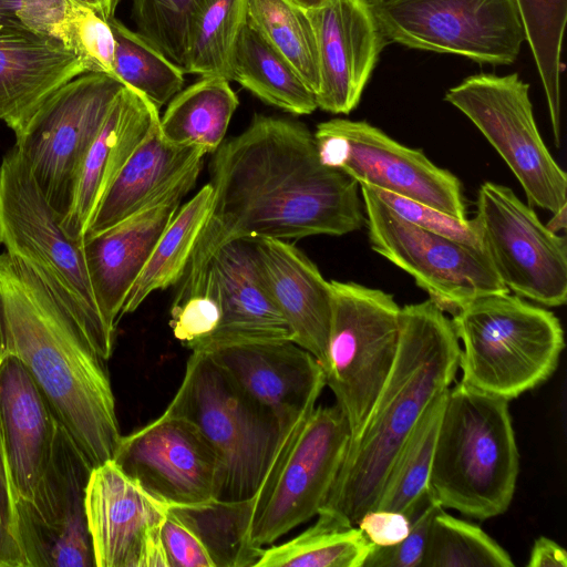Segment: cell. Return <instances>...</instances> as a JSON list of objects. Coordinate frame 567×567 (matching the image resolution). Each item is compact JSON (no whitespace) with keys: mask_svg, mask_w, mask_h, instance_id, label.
Segmentation results:
<instances>
[{"mask_svg":"<svg viewBox=\"0 0 567 567\" xmlns=\"http://www.w3.org/2000/svg\"><path fill=\"white\" fill-rule=\"evenodd\" d=\"M213 204L179 286L197 282L213 252L233 239L342 236L365 224L360 185L323 164L299 121L255 114L209 165Z\"/></svg>","mask_w":567,"mask_h":567,"instance_id":"obj_1","label":"cell"},{"mask_svg":"<svg viewBox=\"0 0 567 567\" xmlns=\"http://www.w3.org/2000/svg\"><path fill=\"white\" fill-rule=\"evenodd\" d=\"M8 353L17 357L92 467L113 458L122 437L104 360L39 277L0 254Z\"/></svg>","mask_w":567,"mask_h":567,"instance_id":"obj_2","label":"cell"},{"mask_svg":"<svg viewBox=\"0 0 567 567\" xmlns=\"http://www.w3.org/2000/svg\"><path fill=\"white\" fill-rule=\"evenodd\" d=\"M451 319L431 299L401 308L393 367L349 447L321 509L357 526L379 498L388 472L419 417L458 370Z\"/></svg>","mask_w":567,"mask_h":567,"instance_id":"obj_3","label":"cell"},{"mask_svg":"<svg viewBox=\"0 0 567 567\" xmlns=\"http://www.w3.org/2000/svg\"><path fill=\"white\" fill-rule=\"evenodd\" d=\"M518 472L508 401L462 381L449 388L429 478L441 506L481 520L498 516Z\"/></svg>","mask_w":567,"mask_h":567,"instance_id":"obj_4","label":"cell"},{"mask_svg":"<svg viewBox=\"0 0 567 567\" xmlns=\"http://www.w3.org/2000/svg\"><path fill=\"white\" fill-rule=\"evenodd\" d=\"M61 218L13 146L0 164V244L39 277L107 361L116 331L106 324L95 300L83 239L68 235Z\"/></svg>","mask_w":567,"mask_h":567,"instance_id":"obj_5","label":"cell"},{"mask_svg":"<svg viewBox=\"0 0 567 567\" xmlns=\"http://www.w3.org/2000/svg\"><path fill=\"white\" fill-rule=\"evenodd\" d=\"M462 341V382L507 401L547 381L565 348L554 312L509 291L487 293L451 319Z\"/></svg>","mask_w":567,"mask_h":567,"instance_id":"obj_6","label":"cell"},{"mask_svg":"<svg viewBox=\"0 0 567 567\" xmlns=\"http://www.w3.org/2000/svg\"><path fill=\"white\" fill-rule=\"evenodd\" d=\"M165 412L192 421L218 454L224 480L218 498L252 497L288 426L255 402L206 352H192Z\"/></svg>","mask_w":567,"mask_h":567,"instance_id":"obj_7","label":"cell"},{"mask_svg":"<svg viewBox=\"0 0 567 567\" xmlns=\"http://www.w3.org/2000/svg\"><path fill=\"white\" fill-rule=\"evenodd\" d=\"M350 440L349 423L337 404L315 406L287 427L254 495L252 546L264 548L317 516Z\"/></svg>","mask_w":567,"mask_h":567,"instance_id":"obj_8","label":"cell"},{"mask_svg":"<svg viewBox=\"0 0 567 567\" xmlns=\"http://www.w3.org/2000/svg\"><path fill=\"white\" fill-rule=\"evenodd\" d=\"M331 320L324 383L355 437L393 367L401 308L392 295L352 281L331 280Z\"/></svg>","mask_w":567,"mask_h":567,"instance_id":"obj_9","label":"cell"},{"mask_svg":"<svg viewBox=\"0 0 567 567\" xmlns=\"http://www.w3.org/2000/svg\"><path fill=\"white\" fill-rule=\"evenodd\" d=\"M123 86L105 73H83L49 95L13 130L16 150L62 218L84 157Z\"/></svg>","mask_w":567,"mask_h":567,"instance_id":"obj_10","label":"cell"},{"mask_svg":"<svg viewBox=\"0 0 567 567\" xmlns=\"http://www.w3.org/2000/svg\"><path fill=\"white\" fill-rule=\"evenodd\" d=\"M444 100L460 110L499 154L529 206L551 214L567 207V175L538 131L529 84L517 73L471 75L451 87Z\"/></svg>","mask_w":567,"mask_h":567,"instance_id":"obj_11","label":"cell"},{"mask_svg":"<svg viewBox=\"0 0 567 567\" xmlns=\"http://www.w3.org/2000/svg\"><path fill=\"white\" fill-rule=\"evenodd\" d=\"M388 41L513 64L525 41L514 0H367Z\"/></svg>","mask_w":567,"mask_h":567,"instance_id":"obj_12","label":"cell"},{"mask_svg":"<svg viewBox=\"0 0 567 567\" xmlns=\"http://www.w3.org/2000/svg\"><path fill=\"white\" fill-rule=\"evenodd\" d=\"M359 185L371 249L412 276L443 311L454 315L476 297L509 291L483 251L420 228Z\"/></svg>","mask_w":567,"mask_h":567,"instance_id":"obj_13","label":"cell"},{"mask_svg":"<svg viewBox=\"0 0 567 567\" xmlns=\"http://www.w3.org/2000/svg\"><path fill=\"white\" fill-rule=\"evenodd\" d=\"M313 135L321 162L358 184L467 219L461 181L422 151L394 141L365 121L331 118L319 123Z\"/></svg>","mask_w":567,"mask_h":567,"instance_id":"obj_14","label":"cell"},{"mask_svg":"<svg viewBox=\"0 0 567 567\" xmlns=\"http://www.w3.org/2000/svg\"><path fill=\"white\" fill-rule=\"evenodd\" d=\"M476 219L483 251L508 290L546 307L567 301L566 238L507 186L481 185Z\"/></svg>","mask_w":567,"mask_h":567,"instance_id":"obj_15","label":"cell"},{"mask_svg":"<svg viewBox=\"0 0 567 567\" xmlns=\"http://www.w3.org/2000/svg\"><path fill=\"white\" fill-rule=\"evenodd\" d=\"M92 465L59 423L49 465L29 499H17L27 567H95L85 512Z\"/></svg>","mask_w":567,"mask_h":567,"instance_id":"obj_16","label":"cell"},{"mask_svg":"<svg viewBox=\"0 0 567 567\" xmlns=\"http://www.w3.org/2000/svg\"><path fill=\"white\" fill-rule=\"evenodd\" d=\"M131 478L166 505L218 498L223 463L188 419L164 413L121 437L112 458Z\"/></svg>","mask_w":567,"mask_h":567,"instance_id":"obj_17","label":"cell"},{"mask_svg":"<svg viewBox=\"0 0 567 567\" xmlns=\"http://www.w3.org/2000/svg\"><path fill=\"white\" fill-rule=\"evenodd\" d=\"M85 512L95 567H167L161 536L167 505L113 460L92 468Z\"/></svg>","mask_w":567,"mask_h":567,"instance_id":"obj_18","label":"cell"},{"mask_svg":"<svg viewBox=\"0 0 567 567\" xmlns=\"http://www.w3.org/2000/svg\"><path fill=\"white\" fill-rule=\"evenodd\" d=\"M307 11L318 49L317 106L332 114H349L358 106L389 41L367 0H327Z\"/></svg>","mask_w":567,"mask_h":567,"instance_id":"obj_19","label":"cell"},{"mask_svg":"<svg viewBox=\"0 0 567 567\" xmlns=\"http://www.w3.org/2000/svg\"><path fill=\"white\" fill-rule=\"evenodd\" d=\"M207 267L215 282L221 318L210 336L187 347L192 352H213L254 342L292 341V331L265 282L251 239L223 244L213 252Z\"/></svg>","mask_w":567,"mask_h":567,"instance_id":"obj_20","label":"cell"},{"mask_svg":"<svg viewBox=\"0 0 567 567\" xmlns=\"http://www.w3.org/2000/svg\"><path fill=\"white\" fill-rule=\"evenodd\" d=\"M206 353L284 426L315 408L326 386L318 360L290 340L236 344Z\"/></svg>","mask_w":567,"mask_h":567,"instance_id":"obj_21","label":"cell"},{"mask_svg":"<svg viewBox=\"0 0 567 567\" xmlns=\"http://www.w3.org/2000/svg\"><path fill=\"white\" fill-rule=\"evenodd\" d=\"M205 155L198 147L166 141L157 118L101 198L84 237L174 194H188L202 172Z\"/></svg>","mask_w":567,"mask_h":567,"instance_id":"obj_22","label":"cell"},{"mask_svg":"<svg viewBox=\"0 0 567 567\" xmlns=\"http://www.w3.org/2000/svg\"><path fill=\"white\" fill-rule=\"evenodd\" d=\"M186 193L174 194L114 226L83 238V252L99 309L116 331L126 297Z\"/></svg>","mask_w":567,"mask_h":567,"instance_id":"obj_23","label":"cell"},{"mask_svg":"<svg viewBox=\"0 0 567 567\" xmlns=\"http://www.w3.org/2000/svg\"><path fill=\"white\" fill-rule=\"evenodd\" d=\"M89 65L58 40L17 18L0 20V121L12 131Z\"/></svg>","mask_w":567,"mask_h":567,"instance_id":"obj_24","label":"cell"},{"mask_svg":"<svg viewBox=\"0 0 567 567\" xmlns=\"http://www.w3.org/2000/svg\"><path fill=\"white\" fill-rule=\"evenodd\" d=\"M59 421L21 361L0 367V431L17 499H29L53 453Z\"/></svg>","mask_w":567,"mask_h":567,"instance_id":"obj_25","label":"cell"},{"mask_svg":"<svg viewBox=\"0 0 567 567\" xmlns=\"http://www.w3.org/2000/svg\"><path fill=\"white\" fill-rule=\"evenodd\" d=\"M271 298L292 331V341L326 362L331 320V285L298 247L287 240L252 238Z\"/></svg>","mask_w":567,"mask_h":567,"instance_id":"obj_26","label":"cell"},{"mask_svg":"<svg viewBox=\"0 0 567 567\" xmlns=\"http://www.w3.org/2000/svg\"><path fill=\"white\" fill-rule=\"evenodd\" d=\"M157 118L158 110L150 101L123 86L82 163L70 207L61 219L68 235L84 238L101 198Z\"/></svg>","mask_w":567,"mask_h":567,"instance_id":"obj_27","label":"cell"},{"mask_svg":"<svg viewBox=\"0 0 567 567\" xmlns=\"http://www.w3.org/2000/svg\"><path fill=\"white\" fill-rule=\"evenodd\" d=\"M228 80L293 115L318 109L316 94L291 64L246 21L231 52Z\"/></svg>","mask_w":567,"mask_h":567,"instance_id":"obj_28","label":"cell"},{"mask_svg":"<svg viewBox=\"0 0 567 567\" xmlns=\"http://www.w3.org/2000/svg\"><path fill=\"white\" fill-rule=\"evenodd\" d=\"M238 104L228 80L200 78L171 99L159 117L161 133L173 144L190 145L213 154L224 142Z\"/></svg>","mask_w":567,"mask_h":567,"instance_id":"obj_29","label":"cell"},{"mask_svg":"<svg viewBox=\"0 0 567 567\" xmlns=\"http://www.w3.org/2000/svg\"><path fill=\"white\" fill-rule=\"evenodd\" d=\"M255 496L210 498L189 505H167L202 542L214 567H255L264 548L251 545L249 529Z\"/></svg>","mask_w":567,"mask_h":567,"instance_id":"obj_30","label":"cell"},{"mask_svg":"<svg viewBox=\"0 0 567 567\" xmlns=\"http://www.w3.org/2000/svg\"><path fill=\"white\" fill-rule=\"evenodd\" d=\"M213 204V188L204 185L179 206L159 237L142 272L132 286L122 316L135 311L154 291L176 285L182 278Z\"/></svg>","mask_w":567,"mask_h":567,"instance_id":"obj_31","label":"cell"},{"mask_svg":"<svg viewBox=\"0 0 567 567\" xmlns=\"http://www.w3.org/2000/svg\"><path fill=\"white\" fill-rule=\"evenodd\" d=\"M317 517L290 540L264 548L255 567H363L373 544L361 529L323 509Z\"/></svg>","mask_w":567,"mask_h":567,"instance_id":"obj_32","label":"cell"},{"mask_svg":"<svg viewBox=\"0 0 567 567\" xmlns=\"http://www.w3.org/2000/svg\"><path fill=\"white\" fill-rule=\"evenodd\" d=\"M447 390L431 400L400 447L373 508L405 513L429 487Z\"/></svg>","mask_w":567,"mask_h":567,"instance_id":"obj_33","label":"cell"},{"mask_svg":"<svg viewBox=\"0 0 567 567\" xmlns=\"http://www.w3.org/2000/svg\"><path fill=\"white\" fill-rule=\"evenodd\" d=\"M246 22L316 94L320 84L318 49L308 11L289 0H246Z\"/></svg>","mask_w":567,"mask_h":567,"instance_id":"obj_34","label":"cell"},{"mask_svg":"<svg viewBox=\"0 0 567 567\" xmlns=\"http://www.w3.org/2000/svg\"><path fill=\"white\" fill-rule=\"evenodd\" d=\"M544 87L554 142L561 143V45L567 21V0H514Z\"/></svg>","mask_w":567,"mask_h":567,"instance_id":"obj_35","label":"cell"},{"mask_svg":"<svg viewBox=\"0 0 567 567\" xmlns=\"http://www.w3.org/2000/svg\"><path fill=\"white\" fill-rule=\"evenodd\" d=\"M107 22L114 37L116 79L159 110L183 89L184 70L116 18Z\"/></svg>","mask_w":567,"mask_h":567,"instance_id":"obj_36","label":"cell"},{"mask_svg":"<svg viewBox=\"0 0 567 567\" xmlns=\"http://www.w3.org/2000/svg\"><path fill=\"white\" fill-rule=\"evenodd\" d=\"M245 21L246 0H209L193 24L184 72L228 80L231 52Z\"/></svg>","mask_w":567,"mask_h":567,"instance_id":"obj_37","label":"cell"},{"mask_svg":"<svg viewBox=\"0 0 567 567\" xmlns=\"http://www.w3.org/2000/svg\"><path fill=\"white\" fill-rule=\"evenodd\" d=\"M513 567L508 553L480 526L440 509L434 516L422 567Z\"/></svg>","mask_w":567,"mask_h":567,"instance_id":"obj_38","label":"cell"},{"mask_svg":"<svg viewBox=\"0 0 567 567\" xmlns=\"http://www.w3.org/2000/svg\"><path fill=\"white\" fill-rule=\"evenodd\" d=\"M209 0H132L142 37L183 69L193 24Z\"/></svg>","mask_w":567,"mask_h":567,"instance_id":"obj_39","label":"cell"},{"mask_svg":"<svg viewBox=\"0 0 567 567\" xmlns=\"http://www.w3.org/2000/svg\"><path fill=\"white\" fill-rule=\"evenodd\" d=\"M221 309L213 276L207 267L200 282L171 308L174 337L188 347L210 336L219 324Z\"/></svg>","mask_w":567,"mask_h":567,"instance_id":"obj_40","label":"cell"},{"mask_svg":"<svg viewBox=\"0 0 567 567\" xmlns=\"http://www.w3.org/2000/svg\"><path fill=\"white\" fill-rule=\"evenodd\" d=\"M443 507L427 487L405 514L411 519L408 536L393 546H375L363 567H422L432 520Z\"/></svg>","mask_w":567,"mask_h":567,"instance_id":"obj_41","label":"cell"},{"mask_svg":"<svg viewBox=\"0 0 567 567\" xmlns=\"http://www.w3.org/2000/svg\"><path fill=\"white\" fill-rule=\"evenodd\" d=\"M372 190L386 206L405 220L427 231L483 251L481 228L476 217L473 219H460L431 206L390 192L375 188H372Z\"/></svg>","mask_w":567,"mask_h":567,"instance_id":"obj_42","label":"cell"},{"mask_svg":"<svg viewBox=\"0 0 567 567\" xmlns=\"http://www.w3.org/2000/svg\"><path fill=\"white\" fill-rule=\"evenodd\" d=\"M81 4L74 0H18L16 18L27 28L53 38L76 54Z\"/></svg>","mask_w":567,"mask_h":567,"instance_id":"obj_43","label":"cell"},{"mask_svg":"<svg viewBox=\"0 0 567 567\" xmlns=\"http://www.w3.org/2000/svg\"><path fill=\"white\" fill-rule=\"evenodd\" d=\"M0 567H27L18 530L17 495L0 431Z\"/></svg>","mask_w":567,"mask_h":567,"instance_id":"obj_44","label":"cell"},{"mask_svg":"<svg viewBox=\"0 0 567 567\" xmlns=\"http://www.w3.org/2000/svg\"><path fill=\"white\" fill-rule=\"evenodd\" d=\"M161 536L167 567H214L199 538L168 509Z\"/></svg>","mask_w":567,"mask_h":567,"instance_id":"obj_45","label":"cell"},{"mask_svg":"<svg viewBox=\"0 0 567 567\" xmlns=\"http://www.w3.org/2000/svg\"><path fill=\"white\" fill-rule=\"evenodd\" d=\"M357 526L373 545L386 547L408 536L411 519L403 512L373 508L359 519Z\"/></svg>","mask_w":567,"mask_h":567,"instance_id":"obj_46","label":"cell"},{"mask_svg":"<svg viewBox=\"0 0 567 567\" xmlns=\"http://www.w3.org/2000/svg\"><path fill=\"white\" fill-rule=\"evenodd\" d=\"M528 567H566V550L553 539L538 537L532 547Z\"/></svg>","mask_w":567,"mask_h":567,"instance_id":"obj_47","label":"cell"},{"mask_svg":"<svg viewBox=\"0 0 567 567\" xmlns=\"http://www.w3.org/2000/svg\"><path fill=\"white\" fill-rule=\"evenodd\" d=\"M78 3L91 9L99 17L109 21L115 18V11L122 0H74Z\"/></svg>","mask_w":567,"mask_h":567,"instance_id":"obj_48","label":"cell"},{"mask_svg":"<svg viewBox=\"0 0 567 567\" xmlns=\"http://www.w3.org/2000/svg\"><path fill=\"white\" fill-rule=\"evenodd\" d=\"M566 210L567 207L561 208L560 210L553 214L551 219L546 224V226L554 233H558L566 227Z\"/></svg>","mask_w":567,"mask_h":567,"instance_id":"obj_49","label":"cell"},{"mask_svg":"<svg viewBox=\"0 0 567 567\" xmlns=\"http://www.w3.org/2000/svg\"><path fill=\"white\" fill-rule=\"evenodd\" d=\"M8 353L7 350V334H6V326L2 310V302L0 297V367L2 364L3 359Z\"/></svg>","mask_w":567,"mask_h":567,"instance_id":"obj_50","label":"cell"},{"mask_svg":"<svg viewBox=\"0 0 567 567\" xmlns=\"http://www.w3.org/2000/svg\"><path fill=\"white\" fill-rule=\"evenodd\" d=\"M18 0H0V20L16 18Z\"/></svg>","mask_w":567,"mask_h":567,"instance_id":"obj_51","label":"cell"},{"mask_svg":"<svg viewBox=\"0 0 567 567\" xmlns=\"http://www.w3.org/2000/svg\"><path fill=\"white\" fill-rule=\"evenodd\" d=\"M289 1L305 10H311V9L319 7L327 0H289Z\"/></svg>","mask_w":567,"mask_h":567,"instance_id":"obj_52","label":"cell"}]
</instances>
